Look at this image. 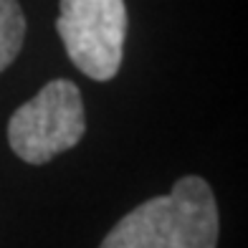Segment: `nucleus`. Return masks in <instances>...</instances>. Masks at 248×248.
I'll use <instances>...</instances> for the list:
<instances>
[{
	"instance_id": "1",
	"label": "nucleus",
	"mask_w": 248,
	"mask_h": 248,
	"mask_svg": "<svg viewBox=\"0 0 248 248\" xmlns=\"http://www.w3.org/2000/svg\"><path fill=\"white\" fill-rule=\"evenodd\" d=\"M220 233L218 202L198 175L180 177L167 195L127 213L99 248H216Z\"/></svg>"
},
{
	"instance_id": "2",
	"label": "nucleus",
	"mask_w": 248,
	"mask_h": 248,
	"mask_svg": "<svg viewBox=\"0 0 248 248\" xmlns=\"http://www.w3.org/2000/svg\"><path fill=\"white\" fill-rule=\"evenodd\" d=\"M86 132L78 86L69 78L48 81L8 122V144L28 165H46L76 147Z\"/></svg>"
},
{
	"instance_id": "3",
	"label": "nucleus",
	"mask_w": 248,
	"mask_h": 248,
	"mask_svg": "<svg viewBox=\"0 0 248 248\" xmlns=\"http://www.w3.org/2000/svg\"><path fill=\"white\" fill-rule=\"evenodd\" d=\"M56 31L81 74L94 81L117 76L127 38L124 0H61Z\"/></svg>"
},
{
	"instance_id": "4",
	"label": "nucleus",
	"mask_w": 248,
	"mask_h": 248,
	"mask_svg": "<svg viewBox=\"0 0 248 248\" xmlns=\"http://www.w3.org/2000/svg\"><path fill=\"white\" fill-rule=\"evenodd\" d=\"M26 38V16L18 0H0V71H5L20 53Z\"/></svg>"
}]
</instances>
